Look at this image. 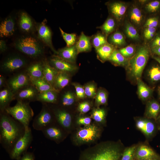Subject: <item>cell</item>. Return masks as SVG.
Listing matches in <instances>:
<instances>
[{
	"mask_svg": "<svg viewBox=\"0 0 160 160\" xmlns=\"http://www.w3.org/2000/svg\"><path fill=\"white\" fill-rule=\"evenodd\" d=\"M0 112V143L9 154L16 142L24 134L25 128L5 111Z\"/></svg>",
	"mask_w": 160,
	"mask_h": 160,
	"instance_id": "cell-1",
	"label": "cell"
},
{
	"mask_svg": "<svg viewBox=\"0 0 160 160\" xmlns=\"http://www.w3.org/2000/svg\"><path fill=\"white\" fill-rule=\"evenodd\" d=\"M123 152L118 144L106 142L83 152L79 160H120Z\"/></svg>",
	"mask_w": 160,
	"mask_h": 160,
	"instance_id": "cell-2",
	"label": "cell"
},
{
	"mask_svg": "<svg viewBox=\"0 0 160 160\" xmlns=\"http://www.w3.org/2000/svg\"><path fill=\"white\" fill-rule=\"evenodd\" d=\"M29 103L20 100H17L16 104L13 106H9L5 111L13 118L22 124L27 128L34 115L33 109Z\"/></svg>",
	"mask_w": 160,
	"mask_h": 160,
	"instance_id": "cell-3",
	"label": "cell"
},
{
	"mask_svg": "<svg viewBox=\"0 0 160 160\" xmlns=\"http://www.w3.org/2000/svg\"><path fill=\"white\" fill-rule=\"evenodd\" d=\"M149 55V50L147 47L143 46L139 49L129 62V73L131 77L137 80L140 79Z\"/></svg>",
	"mask_w": 160,
	"mask_h": 160,
	"instance_id": "cell-4",
	"label": "cell"
},
{
	"mask_svg": "<svg viewBox=\"0 0 160 160\" xmlns=\"http://www.w3.org/2000/svg\"><path fill=\"white\" fill-rule=\"evenodd\" d=\"M14 46L20 51L32 57H38L43 53V49L41 44L36 38L32 36L20 37L15 42Z\"/></svg>",
	"mask_w": 160,
	"mask_h": 160,
	"instance_id": "cell-5",
	"label": "cell"
},
{
	"mask_svg": "<svg viewBox=\"0 0 160 160\" xmlns=\"http://www.w3.org/2000/svg\"><path fill=\"white\" fill-rule=\"evenodd\" d=\"M101 130L100 127L95 124L84 126L76 131L73 137V141L77 145L92 143L99 138Z\"/></svg>",
	"mask_w": 160,
	"mask_h": 160,
	"instance_id": "cell-6",
	"label": "cell"
},
{
	"mask_svg": "<svg viewBox=\"0 0 160 160\" xmlns=\"http://www.w3.org/2000/svg\"><path fill=\"white\" fill-rule=\"evenodd\" d=\"M56 122L54 115L47 104H43L39 113L33 120L32 126L34 129L41 131L45 127Z\"/></svg>",
	"mask_w": 160,
	"mask_h": 160,
	"instance_id": "cell-7",
	"label": "cell"
},
{
	"mask_svg": "<svg viewBox=\"0 0 160 160\" xmlns=\"http://www.w3.org/2000/svg\"><path fill=\"white\" fill-rule=\"evenodd\" d=\"M33 137L31 129L29 127L25 129L24 135L15 143L9 154L10 158L19 160L31 144Z\"/></svg>",
	"mask_w": 160,
	"mask_h": 160,
	"instance_id": "cell-8",
	"label": "cell"
},
{
	"mask_svg": "<svg viewBox=\"0 0 160 160\" xmlns=\"http://www.w3.org/2000/svg\"><path fill=\"white\" fill-rule=\"evenodd\" d=\"M26 64V61L23 57L13 55L7 57L3 61L1 68L3 71L11 73L23 68Z\"/></svg>",
	"mask_w": 160,
	"mask_h": 160,
	"instance_id": "cell-9",
	"label": "cell"
},
{
	"mask_svg": "<svg viewBox=\"0 0 160 160\" xmlns=\"http://www.w3.org/2000/svg\"><path fill=\"white\" fill-rule=\"evenodd\" d=\"M30 83V78L26 72L20 73L13 76L7 82L8 87L15 95Z\"/></svg>",
	"mask_w": 160,
	"mask_h": 160,
	"instance_id": "cell-10",
	"label": "cell"
},
{
	"mask_svg": "<svg viewBox=\"0 0 160 160\" xmlns=\"http://www.w3.org/2000/svg\"><path fill=\"white\" fill-rule=\"evenodd\" d=\"M56 122L48 126L42 131L46 138L57 143L62 141L65 138L66 131Z\"/></svg>",
	"mask_w": 160,
	"mask_h": 160,
	"instance_id": "cell-11",
	"label": "cell"
},
{
	"mask_svg": "<svg viewBox=\"0 0 160 160\" xmlns=\"http://www.w3.org/2000/svg\"><path fill=\"white\" fill-rule=\"evenodd\" d=\"M49 64L59 72L67 73L73 72L78 68L74 63L67 61L57 55H54L49 58Z\"/></svg>",
	"mask_w": 160,
	"mask_h": 160,
	"instance_id": "cell-12",
	"label": "cell"
},
{
	"mask_svg": "<svg viewBox=\"0 0 160 160\" xmlns=\"http://www.w3.org/2000/svg\"><path fill=\"white\" fill-rule=\"evenodd\" d=\"M50 108L54 115L56 122L66 131L69 129L72 123L71 114L63 108Z\"/></svg>",
	"mask_w": 160,
	"mask_h": 160,
	"instance_id": "cell-13",
	"label": "cell"
},
{
	"mask_svg": "<svg viewBox=\"0 0 160 160\" xmlns=\"http://www.w3.org/2000/svg\"><path fill=\"white\" fill-rule=\"evenodd\" d=\"M36 88L32 85H29L23 88L15 95V99L29 103L36 100L39 93Z\"/></svg>",
	"mask_w": 160,
	"mask_h": 160,
	"instance_id": "cell-14",
	"label": "cell"
},
{
	"mask_svg": "<svg viewBox=\"0 0 160 160\" xmlns=\"http://www.w3.org/2000/svg\"><path fill=\"white\" fill-rule=\"evenodd\" d=\"M46 23V20H44L39 25L38 28V37L57 54V51L54 49L52 44L51 31Z\"/></svg>",
	"mask_w": 160,
	"mask_h": 160,
	"instance_id": "cell-15",
	"label": "cell"
},
{
	"mask_svg": "<svg viewBox=\"0 0 160 160\" xmlns=\"http://www.w3.org/2000/svg\"><path fill=\"white\" fill-rule=\"evenodd\" d=\"M135 158V159L137 160L160 159L159 156L153 149L144 144L137 146Z\"/></svg>",
	"mask_w": 160,
	"mask_h": 160,
	"instance_id": "cell-16",
	"label": "cell"
},
{
	"mask_svg": "<svg viewBox=\"0 0 160 160\" xmlns=\"http://www.w3.org/2000/svg\"><path fill=\"white\" fill-rule=\"evenodd\" d=\"M78 54L75 44L72 46H66L59 49L57 51V55L64 60L75 64Z\"/></svg>",
	"mask_w": 160,
	"mask_h": 160,
	"instance_id": "cell-17",
	"label": "cell"
},
{
	"mask_svg": "<svg viewBox=\"0 0 160 160\" xmlns=\"http://www.w3.org/2000/svg\"><path fill=\"white\" fill-rule=\"evenodd\" d=\"M15 30L14 19L9 16L1 23L0 25V36L1 37H7L13 35Z\"/></svg>",
	"mask_w": 160,
	"mask_h": 160,
	"instance_id": "cell-18",
	"label": "cell"
},
{
	"mask_svg": "<svg viewBox=\"0 0 160 160\" xmlns=\"http://www.w3.org/2000/svg\"><path fill=\"white\" fill-rule=\"evenodd\" d=\"M91 39V37L86 35L83 32H81L75 44L78 54L91 50L92 46Z\"/></svg>",
	"mask_w": 160,
	"mask_h": 160,
	"instance_id": "cell-19",
	"label": "cell"
},
{
	"mask_svg": "<svg viewBox=\"0 0 160 160\" xmlns=\"http://www.w3.org/2000/svg\"><path fill=\"white\" fill-rule=\"evenodd\" d=\"M15 94L8 87L2 89L0 92V112H3L8 107L11 102L15 99Z\"/></svg>",
	"mask_w": 160,
	"mask_h": 160,
	"instance_id": "cell-20",
	"label": "cell"
},
{
	"mask_svg": "<svg viewBox=\"0 0 160 160\" xmlns=\"http://www.w3.org/2000/svg\"><path fill=\"white\" fill-rule=\"evenodd\" d=\"M136 126L139 130L147 137L151 136L155 130V126L151 121L146 119H140L136 122Z\"/></svg>",
	"mask_w": 160,
	"mask_h": 160,
	"instance_id": "cell-21",
	"label": "cell"
},
{
	"mask_svg": "<svg viewBox=\"0 0 160 160\" xmlns=\"http://www.w3.org/2000/svg\"><path fill=\"white\" fill-rule=\"evenodd\" d=\"M26 72L30 80L44 78L42 62H37L32 64L27 68Z\"/></svg>",
	"mask_w": 160,
	"mask_h": 160,
	"instance_id": "cell-22",
	"label": "cell"
},
{
	"mask_svg": "<svg viewBox=\"0 0 160 160\" xmlns=\"http://www.w3.org/2000/svg\"><path fill=\"white\" fill-rule=\"evenodd\" d=\"M42 63L44 78L54 87L55 81L59 72L52 67L47 61H44Z\"/></svg>",
	"mask_w": 160,
	"mask_h": 160,
	"instance_id": "cell-23",
	"label": "cell"
},
{
	"mask_svg": "<svg viewBox=\"0 0 160 160\" xmlns=\"http://www.w3.org/2000/svg\"><path fill=\"white\" fill-rule=\"evenodd\" d=\"M30 80L31 84L36 88L39 93L49 91H55L59 92L44 77Z\"/></svg>",
	"mask_w": 160,
	"mask_h": 160,
	"instance_id": "cell-24",
	"label": "cell"
},
{
	"mask_svg": "<svg viewBox=\"0 0 160 160\" xmlns=\"http://www.w3.org/2000/svg\"><path fill=\"white\" fill-rule=\"evenodd\" d=\"M58 92L55 91H49L39 93L36 100L44 104L55 103L57 101V93Z\"/></svg>",
	"mask_w": 160,
	"mask_h": 160,
	"instance_id": "cell-25",
	"label": "cell"
},
{
	"mask_svg": "<svg viewBox=\"0 0 160 160\" xmlns=\"http://www.w3.org/2000/svg\"><path fill=\"white\" fill-rule=\"evenodd\" d=\"M19 25L20 29L25 32L31 31L33 28L32 20L28 14L24 12H22L20 15Z\"/></svg>",
	"mask_w": 160,
	"mask_h": 160,
	"instance_id": "cell-26",
	"label": "cell"
},
{
	"mask_svg": "<svg viewBox=\"0 0 160 160\" xmlns=\"http://www.w3.org/2000/svg\"><path fill=\"white\" fill-rule=\"evenodd\" d=\"M68 74L59 72L54 84V87L58 91L64 88L69 84L70 77Z\"/></svg>",
	"mask_w": 160,
	"mask_h": 160,
	"instance_id": "cell-27",
	"label": "cell"
},
{
	"mask_svg": "<svg viewBox=\"0 0 160 160\" xmlns=\"http://www.w3.org/2000/svg\"><path fill=\"white\" fill-rule=\"evenodd\" d=\"M137 93L140 99L145 100L151 96L153 90L146 85L140 79L137 80Z\"/></svg>",
	"mask_w": 160,
	"mask_h": 160,
	"instance_id": "cell-28",
	"label": "cell"
},
{
	"mask_svg": "<svg viewBox=\"0 0 160 160\" xmlns=\"http://www.w3.org/2000/svg\"><path fill=\"white\" fill-rule=\"evenodd\" d=\"M160 111L159 103L155 100L151 101L147 104L145 115L148 118L156 120Z\"/></svg>",
	"mask_w": 160,
	"mask_h": 160,
	"instance_id": "cell-29",
	"label": "cell"
},
{
	"mask_svg": "<svg viewBox=\"0 0 160 160\" xmlns=\"http://www.w3.org/2000/svg\"><path fill=\"white\" fill-rule=\"evenodd\" d=\"M114 50L112 45L107 43L96 50L98 58L101 61H104L108 60Z\"/></svg>",
	"mask_w": 160,
	"mask_h": 160,
	"instance_id": "cell-30",
	"label": "cell"
},
{
	"mask_svg": "<svg viewBox=\"0 0 160 160\" xmlns=\"http://www.w3.org/2000/svg\"><path fill=\"white\" fill-rule=\"evenodd\" d=\"M110 10L112 15L117 19L120 18L125 14L126 7L121 3L115 2L110 5Z\"/></svg>",
	"mask_w": 160,
	"mask_h": 160,
	"instance_id": "cell-31",
	"label": "cell"
},
{
	"mask_svg": "<svg viewBox=\"0 0 160 160\" xmlns=\"http://www.w3.org/2000/svg\"><path fill=\"white\" fill-rule=\"evenodd\" d=\"M108 60L112 63L118 65L124 66L127 63V60L118 50L114 49Z\"/></svg>",
	"mask_w": 160,
	"mask_h": 160,
	"instance_id": "cell-32",
	"label": "cell"
},
{
	"mask_svg": "<svg viewBox=\"0 0 160 160\" xmlns=\"http://www.w3.org/2000/svg\"><path fill=\"white\" fill-rule=\"evenodd\" d=\"M91 37L92 46L96 50L107 43L105 36L100 32L97 33Z\"/></svg>",
	"mask_w": 160,
	"mask_h": 160,
	"instance_id": "cell-33",
	"label": "cell"
},
{
	"mask_svg": "<svg viewBox=\"0 0 160 160\" xmlns=\"http://www.w3.org/2000/svg\"><path fill=\"white\" fill-rule=\"evenodd\" d=\"M115 26L116 23L112 17H109L101 26L98 28L101 29L104 33L108 35L113 31Z\"/></svg>",
	"mask_w": 160,
	"mask_h": 160,
	"instance_id": "cell-34",
	"label": "cell"
},
{
	"mask_svg": "<svg viewBox=\"0 0 160 160\" xmlns=\"http://www.w3.org/2000/svg\"><path fill=\"white\" fill-rule=\"evenodd\" d=\"M91 116L95 121L98 123H103L105 121V112L102 108H95L92 111Z\"/></svg>",
	"mask_w": 160,
	"mask_h": 160,
	"instance_id": "cell-35",
	"label": "cell"
},
{
	"mask_svg": "<svg viewBox=\"0 0 160 160\" xmlns=\"http://www.w3.org/2000/svg\"><path fill=\"white\" fill-rule=\"evenodd\" d=\"M59 29L63 39L66 43L67 47L72 46L76 44L77 40L76 34L65 33L60 27H59Z\"/></svg>",
	"mask_w": 160,
	"mask_h": 160,
	"instance_id": "cell-36",
	"label": "cell"
},
{
	"mask_svg": "<svg viewBox=\"0 0 160 160\" xmlns=\"http://www.w3.org/2000/svg\"><path fill=\"white\" fill-rule=\"evenodd\" d=\"M137 146L133 145L126 148L123 151L120 160H135Z\"/></svg>",
	"mask_w": 160,
	"mask_h": 160,
	"instance_id": "cell-37",
	"label": "cell"
},
{
	"mask_svg": "<svg viewBox=\"0 0 160 160\" xmlns=\"http://www.w3.org/2000/svg\"><path fill=\"white\" fill-rule=\"evenodd\" d=\"M75 100V97L73 94L70 91L65 92L63 95L61 104L63 107L69 106L72 105Z\"/></svg>",
	"mask_w": 160,
	"mask_h": 160,
	"instance_id": "cell-38",
	"label": "cell"
},
{
	"mask_svg": "<svg viewBox=\"0 0 160 160\" xmlns=\"http://www.w3.org/2000/svg\"><path fill=\"white\" fill-rule=\"evenodd\" d=\"M95 104L97 106L105 104L107 101L108 95L103 89L99 90L95 96Z\"/></svg>",
	"mask_w": 160,
	"mask_h": 160,
	"instance_id": "cell-39",
	"label": "cell"
},
{
	"mask_svg": "<svg viewBox=\"0 0 160 160\" xmlns=\"http://www.w3.org/2000/svg\"><path fill=\"white\" fill-rule=\"evenodd\" d=\"M110 40L112 44L116 46L122 45L125 43L123 36L119 32H115L112 34L110 37Z\"/></svg>",
	"mask_w": 160,
	"mask_h": 160,
	"instance_id": "cell-40",
	"label": "cell"
},
{
	"mask_svg": "<svg viewBox=\"0 0 160 160\" xmlns=\"http://www.w3.org/2000/svg\"><path fill=\"white\" fill-rule=\"evenodd\" d=\"M148 75L150 79L153 82L160 80V67L158 66L152 67L149 70Z\"/></svg>",
	"mask_w": 160,
	"mask_h": 160,
	"instance_id": "cell-41",
	"label": "cell"
},
{
	"mask_svg": "<svg viewBox=\"0 0 160 160\" xmlns=\"http://www.w3.org/2000/svg\"><path fill=\"white\" fill-rule=\"evenodd\" d=\"M85 94L86 97L90 98L95 97L96 95V87L93 83H89L84 87Z\"/></svg>",
	"mask_w": 160,
	"mask_h": 160,
	"instance_id": "cell-42",
	"label": "cell"
},
{
	"mask_svg": "<svg viewBox=\"0 0 160 160\" xmlns=\"http://www.w3.org/2000/svg\"><path fill=\"white\" fill-rule=\"evenodd\" d=\"M130 18L136 24H140L142 18V15L140 10L138 8L135 7L132 9L131 12Z\"/></svg>",
	"mask_w": 160,
	"mask_h": 160,
	"instance_id": "cell-43",
	"label": "cell"
},
{
	"mask_svg": "<svg viewBox=\"0 0 160 160\" xmlns=\"http://www.w3.org/2000/svg\"><path fill=\"white\" fill-rule=\"evenodd\" d=\"M126 31L127 36L131 38L137 39L139 37V34L136 29L130 24H127Z\"/></svg>",
	"mask_w": 160,
	"mask_h": 160,
	"instance_id": "cell-44",
	"label": "cell"
},
{
	"mask_svg": "<svg viewBox=\"0 0 160 160\" xmlns=\"http://www.w3.org/2000/svg\"><path fill=\"white\" fill-rule=\"evenodd\" d=\"M118 51L125 57H129L132 56L134 54L135 52L134 47L130 45L121 48Z\"/></svg>",
	"mask_w": 160,
	"mask_h": 160,
	"instance_id": "cell-45",
	"label": "cell"
},
{
	"mask_svg": "<svg viewBox=\"0 0 160 160\" xmlns=\"http://www.w3.org/2000/svg\"><path fill=\"white\" fill-rule=\"evenodd\" d=\"M77 97L80 99H83L86 97L84 88L81 85L76 83H73Z\"/></svg>",
	"mask_w": 160,
	"mask_h": 160,
	"instance_id": "cell-46",
	"label": "cell"
},
{
	"mask_svg": "<svg viewBox=\"0 0 160 160\" xmlns=\"http://www.w3.org/2000/svg\"><path fill=\"white\" fill-rule=\"evenodd\" d=\"M90 105L88 102L87 101L79 103L78 107V111L82 114L87 113L90 111Z\"/></svg>",
	"mask_w": 160,
	"mask_h": 160,
	"instance_id": "cell-47",
	"label": "cell"
},
{
	"mask_svg": "<svg viewBox=\"0 0 160 160\" xmlns=\"http://www.w3.org/2000/svg\"><path fill=\"white\" fill-rule=\"evenodd\" d=\"M92 120L89 117L81 116L78 117L76 120V123L79 125L86 126L91 124Z\"/></svg>",
	"mask_w": 160,
	"mask_h": 160,
	"instance_id": "cell-48",
	"label": "cell"
},
{
	"mask_svg": "<svg viewBox=\"0 0 160 160\" xmlns=\"http://www.w3.org/2000/svg\"><path fill=\"white\" fill-rule=\"evenodd\" d=\"M160 7V2L158 1L151 2L146 5L147 9L151 12L156 11Z\"/></svg>",
	"mask_w": 160,
	"mask_h": 160,
	"instance_id": "cell-49",
	"label": "cell"
},
{
	"mask_svg": "<svg viewBox=\"0 0 160 160\" xmlns=\"http://www.w3.org/2000/svg\"><path fill=\"white\" fill-rule=\"evenodd\" d=\"M158 21L156 18H151L148 19L146 21L145 25V26L148 27L155 28L157 26Z\"/></svg>",
	"mask_w": 160,
	"mask_h": 160,
	"instance_id": "cell-50",
	"label": "cell"
},
{
	"mask_svg": "<svg viewBox=\"0 0 160 160\" xmlns=\"http://www.w3.org/2000/svg\"><path fill=\"white\" fill-rule=\"evenodd\" d=\"M35 156L33 152H26L20 158L19 160H34Z\"/></svg>",
	"mask_w": 160,
	"mask_h": 160,
	"instance_id": "cell-51",
	"label": "cell"
},
{
	"mask_svg": "<svg viewBox=\"0 0 160 160\" xmlns=\"http://www.w3.org/2000/svg\"><path fill=\"white\" fill-rule=\"evenodd\" d=\"M151 46L152 48L160 46V36H157L153 41Z\"/></svg>",
	"mask_w": 160,
	"mask_h": 160,
	"instance_id": "cell-52",
	"label": "cell"
},
{
	"mask_svg": "<svg viewBox=\"0 0 160 160\" xmlns=\"http://www.w3.org/2000/svg\"><path fill=\"white\" fill-rule=\"evenodd\" d=\"M7 46L5 41L3 40L0 41V51L1 53L4 52L7 49Z\"/></svg>",
	"mask_w": 160,
	"mask_h": 160,
	"instance_id": "cell-53",
	"label": "cell"
},
{
	"mask_svg": "<svg viewBox=\"0 0 160 160\" xmlns=\"http://www.w3.org/2000/svg\"><path fill=\"white\" fill-rule=\"evenodd\" d=\"M156 31L155 28L148 27L144 31V36L151 33H155Z\"/></svg>",
	"mask_w": 160,
	"mask_h": 160,
	"instance_id": "cell-54",
	"label": "cell"
},
{
	"mask_svg": "<svg viewBox=\"0 0 160 160\" xmlns=\"http://www.w3.org/2000/svg\"><path fill=\"white\" fill-rule=\"evenodd\" d=\"M152 51L154 53L160 56V46L152 48Z\"/></svg>",
	"mask_w": 160,
	"mask_h": 160,
	"instance_id": "cell-55",
	"label": "cell"
},
{
	"mask_svg": "<svg viewBox=\"0 0 160 160\" xmlns=\"http://www.w3.org/2000/svg\"><path fill=\"white\" fill-rule=\"evenodd\" d=\"M5 80L4 76L1 75L0 76V87H2L5 85Z\"/></svg>",
	"mask_w": 160,
	"mask_h": 160,
	"instance_id": "cell-56",
	"label": "cell"
},
{
	"mask_svg": "<svg viewBox=\"0 0 160 160\" xmlns=\"http://www.w3.org/2000/svg\"><path fill=\"white\" fill-rule=\"evenodd\" d=\"M154 33H151L145 36V37L147 39H150L153 37L154 35Z\"/></svg>",
	"mask_w": 160,
	"mask_h": 160,
	"instance_id": "cell-57",
	"label": "cell"
},
{
	"mask_svg": "<svg viewBox=\"0 0 160 160\" xmlns=\"http://www.w3.org/2000/svg\"><path fill=\"white\" fill-rule=\"evenodd\" d=\"M153 58L160 64V57L154 56Z\"/></svg>",
	"mask_w": 160,
	"mask_h": 160,
	"instance_id": "cell-58",
	"label": "cell"
},
{
	"mask_svg": "<svg viewBox=\"0 0 160 160\" xmlns=\"http://www.w3.org/2000/svg\"><path fill=\"white\" fill-rule=\"evenodd\" d=\"M135 160H160V159H147V160H137V159H135Z\"/></svg>",
	"mask_w": 160,
	"mask_h": 160,
	"instance_id": "cell-59",
	"label": "cell"
},
{
	"mask_svg": "<svg viewBox=\"0 0 160 160\" xmlns=\"http://www.w3.org/2000/svg\"><path fill=\"white\" fill-rule=\"evenodd\" d=\"M158 92H159V98L160 99V87H159L158 89Z\"/></svg>",
	"mask_w": 160,
	"mask_h": 160,
	"instance_id": "cell-60",
	"label": "cell"
},
{
	"mask_svg": "<svg viewBox=\"0 0 160 160\" xmlns=\"http://www.w3.org/2000/svg\"><path fill=\"white\" fill-rule=\"evenodd\" d=\"M157 119H158L159 121L160 122V115L158 117H157Z\"/></svg>",
	"mask_w": 160,
	"mask_h": 160,
	"instance_id": "cell-61",
	"label": "cell"
},
{
	"mask_svg": "<svg viewBox=\"0 0 160 160\" xmlns=\"http://www.w3.org/2000/svg\"><path fill=\"white\" fill-rule=\"evenodd\" d=\"M158 129L160 131V126L159 127Z\"/></svg>",
	"mask_w": 160,
	"mask_h": 160,
	"instance_id": "cell-62",
	"label": "cell"
}]
</instances>
